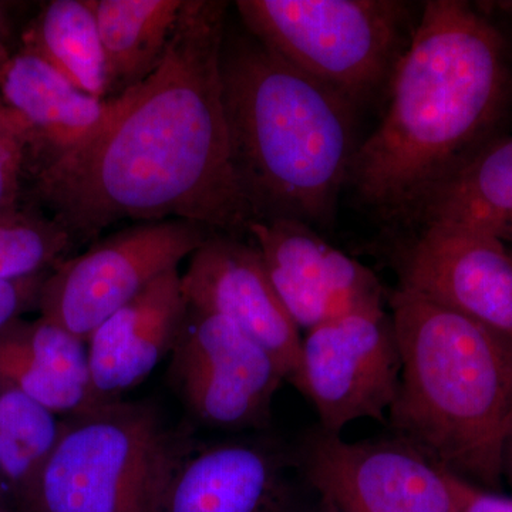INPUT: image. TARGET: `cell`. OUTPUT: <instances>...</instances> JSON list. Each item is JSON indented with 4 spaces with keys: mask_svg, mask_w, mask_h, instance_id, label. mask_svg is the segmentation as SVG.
I'll use <instances>...</instances> for the list:
<instances>
[{
    "mask_svg": "<svg viewBox=\"0 0 512 512\" xmlns=\"http://www.w3.org/2000/svg\"><path fill=\"white\" fill-rule=\"evenodd\" d=\"M227 10L221 0H187L160 66L121 94L109 126L30 181L26 201L45 208L74 244H92L121 221L247 231L222 101Z\"/></svg>",
    "mask_w": 512,
    "mask_h": 512,
    "instance_id": "6da1fadb",
    "label": "cell"
},
{
    "mask_svg": "<svg viewBox=\"0 0 512 512\" xmlns=\"http://www.w3.org/2000/svg\"><path fill=\"white\" fill-rule=\"evenodd\" d=\"M390 86L349 183L370 207L407 214L476 156L500 117L510 89L503 37L467 2H424Z\"/></svg>",
    "mask_w": 512,
    "mask_h": 512,
    "instance_id": "7a4b0ae2",
    "label": "cell"
},
{
    "mask_svg": "<svg viewBox=\"0 0 512 512\" xmlns=\"http://www.w3.org/2000/svg\"><path fill=\"white\" fill-rule=\"evenodd\" d=\"M221 82L232 168L252 222L332 220L359 147L356 104L251 35L225 32Z\"/></svg>",
    "mask_w": 512,
    "mask_h": 512,
    "instance_id": "3957f363",
    "label": "cell"
},
{
    "mask_svg": "<svg viewBox=\"0 0 512 512\" xmlns=\"http://www.w3.org/2000/svg\"><path fill=\"white\" fill-rule=\"evenodd\" d=\"M389 306L402 356L394 434L493 493L512 421V340L406 289Z\"/></svg>",
    "mask_w": 512,
    "mask_h": 512,
    "instance_id": "277c9868",
    "label": "cell"
},
{
    "mask_svg": "<svg viewBox=\"0 0 512 512\" xmlns=\"http://www.w3.org/2000/svg\"><path fill=\"white\" fill-rule=\"evenodd\" d=\"M194 450L154 404H93L62 420L32 512H164Z\"/></svg>",
    "mask_w": 512,
    "mask_h": 512,
    "instance_id": "5b68a950",
    "label": "cell"
},
{
    "mask_svg": "<svg viewBox=\"0 0 512 512\" xmlns=\"http://www.w3.org/2000/svg\"><path fill=\"white\" fill-rule=\"evenodd\" d=\"M249 35L353 104L392 80L409 46L397 0H239Z\"/></svg>",
    "mask_w": 512,
    "mask_h": 512,
    "instance_id": "8992f818",
    "label": "cell"
},
{
    "mask_svg": "<svg viewBox=\"0 0 512 512\" xmlns=\"http://www.w3.org/2000/svg\"><path fill=\"white\" fill-rule=\"evenodd\" d=\"M195 222H136L96 239L82 254L50 271L39 298L40 316L87 342L101 323L214 235Z\"/></svg>",
    "mask_w": 512,
    "mask_h": 512,
    "instance_id": "52a82bcc",
    "label": "cell"
},
{
    "mask_svg": "<svg viewBox=\"0 0 512 512\" xmlns=\"http://www.w3.org/2000/svg\"><path fill=\"white\" fill-rule=\"evenodd\" d=\"M295 448L309 483L339 512L461 511L464 480L396 434L346 441L316 427Z\"/></svg>",
    "mask_w": 512,
    "mask_h": 512,
    "instance_id": "ba28073f",
    "label": "cell"
},
{
    "mask_svg": "<svg viewBox=\"0 0 512 512\" xmlns=\"http://www.w3.org/2000/svg\"><path fill=\"white\" fill-rule=\"evenodd\" d=\"M400 376L392 313L380 305L305 332L292 384L315 407L320 429L342 434L353 421H386Z\"/></svg>",
    "mask_w": 512,
    "mask_h": 512,
    "instance_id": "9c48e42d",
    "label": "cell"
},
{
    "mask_svg": "<svg viewBox=\"0 0 512 512\" xmlns=\"http://www.w3.org/2000/svg\"><path fill=\"white\" fill-rule=\"evenodd\" d=\"M171 355L173 382L195 419L227 431L268 426L285 372L234 323L188 306Z\"/></svg>",
    "mask_w": 512,
    "mask_h": 512,
    "instance_id": "30bf717a",
    "label": "cell"
},
{
    "mask_svg": "<svg viewBox=\"0 0 512 512\" xmlns=\"http://www.w3.org/2000/svg\"><path fill=\"white\" fill-rule=\"evenodd\" d=\"M319 503L296 448L256 436L192 451L164 512H313Z\"/></svg>",
    "mask_w": 512,
    "mask_h": 512,
    "instance_id": "8fae6325",
    "label": "cell"
},
{
    "mask_svg": "<svg viewBox=\"0 0 512 512\" xmlns=\"http://www.w3.org/2000/svg\"><path fill=\"white\" fill-rule=\"evenodd\" d=\"M399 288L512 340V254L487 232L423 225L400 262Z\"/></svg>",
    "mask_w": 512,
    "mask_h": 512,
    "instance_id": "7c38bea8",
    "label": "cell"
},
{
    "mask_svg": "<svg viewBox=\"0 0 512 512\" xmlns=\"http://www.w3.org/2000/svg\"><path fill=\"white\" fill-rule=\"evenodd\" d=\"M276 295L299 330H311L372 306L384 305V289L372 269L330 245L295 220L249 224Z\"/></svg>",
    "mask_w": 512,
    "mask_h": 512,
    "instance_id": "4fadbf2b",
    "label": "cell"
},
{
    "mask_svg": "<svg viewBox=\"0 0 512 512\" xmlns=\"http://www.w3.org/2000/svg\"><path fill=\"white\" fill-rule=\"evenodd\" d=\"M187 305L234 323L264 346L292 383L299 366L301 330L285 311L254 242L211 235L181 274Z\"/></svg>",
    "mask_w": 512,
    "mask_h": 512,
    "instance_id": "5bb4252c",
    "label": "cell"
},
{
    "mask_svg": "<svg viewBox=\"0 0 512 512\" xmlns=\"http://www.w3.org/2000/svg\"><path fill=\"white\" fill-rule=\"evenodd\" d=\"M0 103L25 128L32 181L40 171L92 143L116 116L121 100L84 93L42 57L20 46L0 74Z\"/></svg>",
    "mask_w": 512,
    "mask_h": 512,
    "instance_id": "9a60e30c",
    "label": "cell"
},
{
    "mask_svg": "<svg viewBox=\"0 0 512 512\" xmlns=\"http://www.w3.org/2000/svg\"><path fill=\"white\" fill-rule=\"evenodd\" d=\"M187 309L180 269H174L94 330L86 343L97 402L121 399L153 373L173 352Z\"/></svg>",
    "mask_w": 512,
    "mask_h": 512,
    "instance_id": "2e32d148",
    "label": "cell"
},
{
    "mask_svg": "<svg viewBox=\"0 0 512 512\" xmlns=\"http://www.w3.org/2000/svg\"><path fill=\"white\" fill-rule=\"evenodd\" d=\"M0 386L63 416L100 403L90 382L87 343L43 316L0 330Z\"/></svg>",
    "mask_w": 512,
    "mask_h": 512,
    "instance_id": "e0dca14e",
    "label": "cell"
},
{
    "mask_svg": "<svg viewBox=\"0 0 512 512\" xmlns=\"http://www.w3.org/2000/svg\"><path fill=\"white\" fill-rule=\"evenodd\" d=\"M407 214L423 225H466L512 244V138L481 148Z\"/></svg>",
    "mask_w": 512,
    "mask_h": 512,
    "instance_id": "ac0fdd59",
    "label": "cell"
},
{
    "mask_svg": "<svg viewBox=\"0 0 512 512\" xmlns=\"http://www.w3.org/2000/svg\"><path fill=\"white\" fill-rule=\"evenodd\" d=\"M106 59L107 99H117L154 73L187 0H93Z\"/></svg>",
    "mask_w": 512,
    "mask_h": 512,
    "instance_id": "d6986e66",
    "label": "cell"
},
{
    "mask_svg": "<svg viewBox=\"0 0 512 512\" xmlns=\"http://www.w3.org/2000/svg\"><path fill=\"white\" fill-rule=\"evenodd\" d=\"M32 50L90 96L107 99L106 59L93 0H52L23 35Z\"/></svg>",
    "mask_w": 512,
    "mask_h": 512,
    "instance_id": "ffe728a7",
    "label": "cell"
},
{
    "mask_svg": "<svg viewBox=\"0 0 512 512\" xmlns=\"http://www.w3.org/2000/svg\"><path fill=\"white\" fill-rule=\"evenodd\" d=\"M28 394L0 386V474L16 512H32L62 420Z\"/></svg>",
    "mask_w": 512,
    "mask_h": 512,
    "instance_id": "44dd1931",
    "label": "cell"
},
{
    "mask_svg": "<svg viewBox=\"0 0 512 512\" xmlns=\"http://www.w3.org/2000/svg\"><path fill=\"white\" fill-rule=\"evenodd\" d=\"M74 245L66 229L43 212L23 207L0 215V281L52 271Z\"/></svg>",
    "mask_w": 512,
    "mask_h": 512,
    "instance_id": "7402d4cb",
    "label": "cell"
},
{
    "mask_svg": "<svg viewBox=\"0 0 512 512\" xmlns=\"http://www.w3.org/2000/svg\"><path fill=\"white\" fill-rule=\"evenodd\" d=\"M30 183L28 137L18 117L0 103V215L25 207Z\"/></svg>",
    "mask_w": 512,
    "mask_h": 512,
    "instance_id": "603a6c76",
    "label": "cell"
},
{
    "mask_svg": "<svg viewBox=\"0 0 512 512\" xmlns=\"http://www.w3.org/2000/svg\"><path fill=\"white\" fill-rule=\"evenodd\" d=\"M49 274L50 271L16 281H0V330L29 309L39 308L40 291Z\"/></svg>",
    "mask_w": 512,
    "mask_h": 512,
    "instance_id": "cb8c5ba5",
    "label": "cell"
},
{
    "mask_svg": "<svg viewBox=\"0 0 512 512\" xmlns=\"http://www.w3.org/2000/svg\"><path fill=\"white\" fill-rule=\"evenodd\" d=\"M460 512H512L511 498L481 490L464 481Z\"/></svg>",
    "mask_w": 512,
    "mask_h": 512,
    "instance_id": "d4e9b609",
    "label": "cell"
},
{
    "mask_svg": "<svg viewBox=\"0 0 512 512\" xmlns=\"http://www.w3.org/2000/svg\"><path fill=\"white\" fill-rule=\"evenodd\" d=\"M15 52H12L8 40V26H6L5 8L0 3V74L5 70L6 64L12 59Z\"/></svg>",
    "mask_w": 512,
    "mask_h": 512,
    "instance_id": "484cf974",
    "label": "cell"
},
{
    "mask_svg": "<svg viewBox=\"0 0 512 512\" xmlns=\"http://www.w3.org/2000/svg\"><path fill=\"white\" fill-rule=\"evenodd\" d=\"M505 476L510 478L512 483V421L508 431L507 444H505Z\"/></svg>",
    "mask_w": 512,
    "mask_h": 512,
    "instance_id": "4316f807",
    "label": "cell"
},
{
    "mask_svg": "<svg viewBox=\"0 0 512 512\" xmlns=\"http://www.w3.org/2000/svg\"><path fill=\"white\" fill-rule=\"evenodd\" d=\"M313 512H339V511L336 510V508L333 507L332 504H329L328 501L322 500V498H320V503H319L318 507H316V510Z\"/></svg>",
    "mask_w": 512,
    "mask_h": 512,
    "instance_id": "83f0119b",
    "label": "cell"
},
{
    "mask_svg": "<svg viewBox=\"0 0 512 512\" xmlns=\"http://www.w3.org/2000/svg\"><path fill=\"white\" fill-rule=\"evenodd\" d=\"M0 503H5L10 505L8 493H6L5 483L2 480V474H0Z\"/></svg>",
    "mask_w": 512,
    "mask_h": 512,
    "instance_id": "f1b7e54d",
    "label": "cell"
},
{
    "mask_svg": "<svg viewBox=\"0 0 512 512\" xmlns=\"http://www.w3.org/2000/svg\"><path fill=\"white\" fill-rule=\"evenodd\" d=\"M0 512H15V510L8 504L0 503Z\"/></svg>",
    "mask_w": 512,
    "mask_h": 512,
    "instance_id": "f546056e",
    "label": "cell"
},
{
    "mask_svg": "<svg viewBox=\"0 0 512 512\" xmlns=\"http://www.w3.org/2000/svg\"><path fill=\"white\" fill-rule=\"evenodd\" d=\"M505 5H507L508 8H510L512 10V2L505 3Z\"/></svg>",
    "mask_w": 512,
    "mask_h": 512,
    "instance_id": "4dcf8cb0",
    "label": "cell"
}]
</instances>
